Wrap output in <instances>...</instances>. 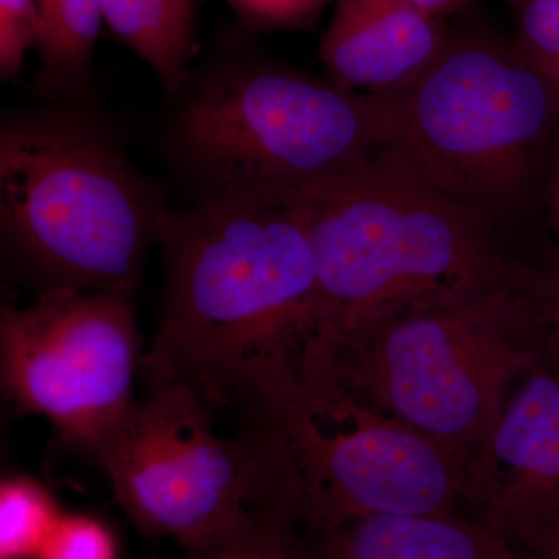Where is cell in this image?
I'll use <instances>...</instances> for the list:
<instances>
[{
	"label": "cell",
	"instance_id": "cell-16",
	"mask_svg": "<svg viewBox=\"0 0 559 559\" xmlns=\"http://www.w3.org/2000/svg\"><path fill=\"white\" fill-rule=\"evenodd\" d=\"M64 511L53 495L28 476L0 484V559H36Z\"/></svg>",
	"mask_w": 559,
	"mask_h": 559
},
{
	"label": "cell",
	"instance_id": "cell-18",
	"mask_svg": "<svg viewBox=\"0 0 559 559\" xmlns=\"http://www.w3.org/2000/svg\"><path fill=\"white\" fill-rule=\"evenodd\" d=\"M36 559H119V544L97 518L64 513Z\"/></svg>",
	"mask_w": 559,
	"mask_h": 559
},
{
	"label": "cell",
	"instance_id": "cell-5",
	"mask_svg": "<svg viewBox=\"0 0 559 559\" xmlns=\"http://www.w3.org/2000/svg\"><path fill=\"white\" fill-rule=\"evenodd\" d=\"M546 362L521 264L382 320L322 366L364 400L469 462L518 381Z\"/></svg>",
	"mask_w": 559,
	"mask_h": 559
},
{
	"label": "cell",
	"instance_id": "cell-25",
	"mask_svg": "<svg viewBox=\"0 0 559 559\" xmlns=\"http://www.w3.org/2000/svg\"><path fill=\"white\" fill-rule=\"evenodd\" d=\"M555 90H557V92H558V98H559V84H558V86H557V87H555Z\"/></svg>",
	"mask_w": 559,
	"mask_h": 559
},
{
	"label": "cell",
	"instance_id": "cell-20",
	"mask_svg": "<svg viewBox=\"0 0 559 559\" xmlns=\"http://www.w3.org/2000/svg\"><path fill=\"white\" fill-rule=\"evenodd\" d=\"M521 267L543 331L546 360L559 369V257L540 266Z\"/></svg>",
	"mask_w": 559,
	"mask_h": 559
},
{
	"label": "cell",
	"instance_id": "cell-22",
	"mask_svg": "<svg viewBox=\"0 0 559 559\" xmlns=\"http://www.w3.org/2000/svg\"><path fill=\"white\" fill-rule=\"evenodd\" d=\"M547 226L559 234V159L547 183Z\"/></svg>",
	"mask_w": 559,
	"mask_h": 559
},
{
	"label": "cell",
	"instance_id": "cell-8",
	"mask_svg": "<svg viewBox=\"0 0 559 559\" xmlns=\"http://www.w3.org/2000/svg\"><path fill=\"white\" fill-rule=\"evenodd\" d=\"M95 457L132 524L183 551L280 496L274 452L260 430L221 437L215 412L183 385L148 389Z\"/></svg>",
	"mask_w": 559,
	"mask_h": 559
},
{
	"label": "cell",
	"instance_id": "cell-10",
	"mask_svg": "<svg viewBox=\"0 0 559 559\" xmlns=\"http://www.w3.org/2000/svg\"><path fill=\"white\" fill-rule=\"evenodd\" d=\"M463 511L527 554L559 525V369L543 362L511 389L466 463Z\"/></svg>",
	"mask_w": 559,
	"mask_h": 559
},
{
	"label": "cell",
	"instance_id": "cell-21",
	"mask_svg": "<svg viewBox=\"0 0 559 559\" xmlns=\"http://www.w3.org/2000/svg\"><path fill=\"white\" fill-rule=\"evenodd\" d=\"M252 27H290L307 21L325 0H227Z\"/></svg>",
	"mask_w": 559,
	"mask_h": 559
},
{
	"label": "cell",
	"instance_id": "cell-6",
	"mask_svg": "<svg viewBox=\"0 0 559 559\" xmlns=\"http://www.w3.org/2000/svg\"><path fill=\"white\" fill-rule=\"evenodd\" d=\"M373 98L382 148L491 227L524 201L559 116L551 81L479 33L450 36L417 79Z\"/></svg>",
	"mask_w": 559,
	"mask_h": 559
},
{
	"label": "cell",
	"instance_id": "cell-11",
	"mask_svg": "<svg viewBox=\"0 0 559 559\" xmlns=\"http://www.w3.org/2000/svg\"><path fill=\"white\" fill-rule=\"evenodd\" d=\"M448 39L443 20L411 0H337L319 57L342 86L382 95L417 79Z\"/></svg>",
	"mask_w": 559,
	"mask_h": 559
},
{
	"label": "cell",
	"instance_id": "cell-17",
	"mask_svg": "<svg viewBox=\"0 0 559 559\" xmlns=\"http://www.w3.org/2000/svg\"><path fill=\"white\" fill-rule=\"evenodd\" d=\"M555 87L559 84V0H520L513 44Z\"/></svg>",
	"mask_w": 559,
	"mask_h": 559
},
{
	"label": "cell",
	"instance_id": "cell-14",
	"mask_svg": "<svg viewBox=\"0 0 559 559\" xmlns=\"http://www.w3.org/2000/svg\"><path fill=\"white\" fill-rule=\"evenodd\" d=\"M39 68L32 83L38 100L91 91L103 0H38Z\"/></svg>",
	"mask_w": 559,
	"mask_h": 559
},
{
	"label": "cell",
	"instance_id": "cell-4",
	"mask_svg": "<svg viewBox=\"0 0 559 559\" xmlns=\"http://www.w3.org/2000/svg\"><path fill=\"white\" fill-rule=\"evenodd\" d=\"M318 280L305 367L382 320L502 270L485 221L433 190L392 150L301 191Z\"/></svg>",
	"mask_w": 559,
	"mask_h": 559
},
{
	"label": "cell",
	"instance_id": "cell-1",
	"mask_svg": "<svg viewBox=\"0 0 559 559\" xmlns=\"http://www.w3.org/2000/svg\"><path fill=\"white\" fill-rule=\"evenodd\" d=\"M165 299L142 360L146 388L183 385L248 421L277 406L318 325L307 215L289 201H209L165 210Z\"/></svg>",
	"mask_w": 559,
	"mask_h": 559
},
{
	"label": "cell",
	"instance_id": "cell-23",
	"mask_svg": "<svg viewBox=\"0 0 559 559\" xmlns=\"http://www.w3.org/2000/svg\"><path fill=\"white\" fill-rule=\"evenodd\" d=\"M418 9L443 20L447 14L465 9L471 0H411Z\"/></svg>",
	"mask_w": 559,
	"mask_h": 559
},
{
	"label": "cell",
	"instance_id": "cell-7",
	"mask_svg": "<svg viewBox=\"0 0 559 559\" xmlns=\"http://www.w3.org/2000/svg\"><path fill=\"white\" fill-rule=\"evenodd\" d=\"M248 428L270 441L280 496L304 533L377 514L463 511L465 463L340 382L297 384Z\"/></svg>",
	"mask_w": 559,
	"mask_h": 559
},
{
	"label": "cell",
	"instance_id": "cell-3",
	"mask_svg": "<svg viewBox=\"0 0 559 559\" xmlns=\"http://www.w3.org/2000/svg\"><path fill=\"white\" fill-rule=\"evenodd\" d=\"M168 207L95 87L3 110L0 241L35 297H134Z\"/></svg>",
	"mask_w": 559,
	"mask_h": 559
},
{
	"label": "cell",
	"instance_id": "cell-2",
	"mask_svg": "<svg viewBox=\"0 0 559 559\" xmlns=\"http://www.w3.org/2000/svg\"><path fill=\"white\" fill-rule=\"evenodd\" d=\"M150 135L189 204L294 200L384 150L373 95L275 60L245 36L201 51L162 97Z\"/></svg>",
	"mask_w": 559,
	"mask_h": 559
},
{
	"label": "cell",
	"instance_id": "cell-12",
	"mask_svg": "<svg viewBox=\"0 0 559 559\" xmlns=\"http://www.w3.org/2000/svg\"><path fill=\"white\" fill-rule=\"evenodd\" d=\"M305 536L312 559H525L463 511L356 518Z\"/></svg>",
	"mask_w": 559,
	"mask_h": 559
},
{
	"label": "cell",
	"instance_id": "cell-24",
	"mask_svg": "<svg viewBox=\"0 0 559 559\" xmlns=\"http://www.w3.org/2000/svg\"><path fill=\"white\" fill-rule=\"evenodd\" d=\"M525 559H559V525L535 549L527 551Z\"/></svg>",
	"mask_w": 559,
	"mask_h": 559
},
{
	"label": "cell",
	"instance_id": "cell-19",
	"mask_svg": "<svg viewBox=\"0 0 559 559\" xmlns=\"http://www.w3.org/2000/svg\"><path fill=\"white\" fill-rule=\"evenodd\" d=\"M40 16L38 0H0V79L20 75L25 57L38 49Z\"/></svg>",
	"mask_w": 559,
	"mask_h": 559
},
{
	"label": "cell",
	"instance_id": "cell-15",
	"mask_svg": "<svg viewBox=\"0 0 559 559\" xmlns=\"http://www.w3.org/2000/svg\"><path fill=\"white\" fill-rule=\"evenodd\" d=\"M186 559H312L310 544L285 499H272Z\"/></svg>",
	"mask_w": 559,
	"mask_h": 559
},
{
	"label": "cell",
	"instance_id": "cell-13",
	"mask_svg": "<svg viewBox=\"0 0 559 559\" xmlns=\"http://www.w3.org/2000/svg\"><path fill=\"white\" fill-rule=\"evenodd\" d=\"M103 17L148 66L162 97L182 86L201 53L198 0H103Z\"/></svg>",
	"mask_w": 559,
	"mask_h": 559
},
{
	"label": "cell",
	"instance_id": "cell-9",
	"mask_svg": "<svg viewBox=\"0 0 559 559\" xmlns=\"http://www.w3.org/2000/svg\"><path fill=\"white\" fill-rule=\"evenodd\" d=\"M142 360L131 296L53 290L0 308L3 395L92 454L138 400Z\"/></svg>",
	"mask_w": 559,
	"mask_h": 559
}]
</instances>
